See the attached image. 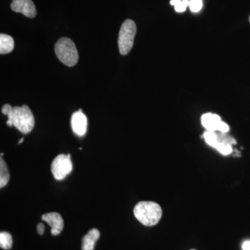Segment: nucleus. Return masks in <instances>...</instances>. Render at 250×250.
<instances>
[{
	"mask_svg": "<svg viewBox=\"0 0 250 250\" xmlns=\"http://www.w3.org/2000/svg\"><path fill=\"white\" fill-rule=\"evenodd\" d=\"M1 112L8 117V126H14L23 134H28L34 129L35 120L27 105L12 107L10 104H5L1 108Z\"/></svg>",
	"mask_w": 250,
	"mask_h": 250,
	"instance_id": "f257e3e1",
	"label": "nucleus"
},
{
	"mask_svg": "<svg viewBox=\"0 0 250 250\" xmlns=\"http://www.w3.org/2000/svg\"><path fill=\"white\" fill-rule=\"evenodd\" d=\"M162 208L154 202H140L134 208L135 218L145 226L152 227L160 221Z\"/></svg>",
	"mask_w": 250,
	"mask_h": 250,
	"instance_id": "f03ea898",
	"label": "nucleus"
},
{
	"mask_svg": "<svg viewBox=\"0 0 250 250\" xmlns=\"http://www.w3.org/2000/svg\"><path fill=\"white\" fill-rule=\"evenodd\" d=\"M54 50L59 60L67 66H74L78 62V51L75 42L68 38L59 39L56 43Z\"/></svg>",
	"mask_w": 250,
	"mask_h": 250,
	"instance_id": "7ed1b4c3",
	"label": "nucleus"
},
{
	"mask_svg": "<svg viewBox=\"0 0 250 250\" xmlns=\"http://www.w3.org/2000/svg\"><path fill=\"white\" fill-rule=\"evenodd\" d=\"M136 31V23L131 20H126L122 24L118 36V47L122 55H126L132 49Z\"/></svg>",
	"mask_w": 250,
	"mask_h": 250,
	"instance_id": "20e7f679",
	"label": "nucleus"
},
{
	"mask_svg": "<svg viewBox=\"0 0 250 250\" xmlns=\"http://www.w3.org/2000/svg\"><path fill=\"white\" fill-rule=\"evenodd\" d=\"M204 139H205L207 144L215 148L219 152L225 156L232 153L233 149L231 145L236 143L234 139L230 137L226 139V137L219 136L215 131H205L204 134Z\"/></svg>",
	"mask_w": 250,
	"mask_h": 250,
	"instance_id": "39448f33",
	"label": "nucleus"
},
{
	"mask_svg": "<svg viewBox=\"0 0 250 250\" xmlns=\"http://www.w3.org/2000/svg\"><path fill=\"white\" fill-rule=\"evenodd\" d=\"M51 170L54 178L62 180L72 170V164L70 154H59L54 159Z\"/></svg>",
	"mask_w": 250,
	"mask_h": 250,
	"instance_id": "423d86ee",
	"label": "nucleus"
},
{
	"mask_svg": "<svg viewBox=\"0 0 250 250\" xmlns=\"http://www.w3.org/2000/svg\"><path fill=\"white\" fill-rule=\"evenodd\" d=\"M11 9L14 12L21 13L27 18H35L37 14L35 4L32 0H12Z\"/></svg>",
	"mask_w": 250,
	"mask_h": 250,
	"instance_id": "0eeeda50",
	"label": "nucleus"
},
{
	"mask_svg": "<svg viewBox=\"0 0 250 250\" xmlns=\"http://www.w3.org/2000/svg\"><path fill=\"white\" fill-rule=\"evenodd\" d=\"M41 219L51 227V233L53 236H58L63 229L64 221L62 215L57 212L43 214Z\"/></svg>",
	"mask_w": 250,
	"mask_h": 250,
	"instance_id": "6e6552de",
	"label": "nucleus"
},
{
	"mask_svg": "<svg viewBox=\"0 0 250 250\" xmlns=\"http://www.w3.org/2000/svg\"><path fill=\"white\" fill-rule=\"evenodd\" d=\"M87 125H88V121H87L86 116L82 112V109L75 112L72 114L71 118L72 129L73 132L77 136H84L87 131Z\"/></svg>",
	"mask_w": 250,
	"mask_h": 250,
	"instance_id": "1a4fd4ad",
	"label": "nucleus"
},
{
	"mask_svg": "<svg viewBox=\"0 0 250 250\" xmlns=\"http://www.w3.org/2000/svg\"><path fill=\"white\" fill-rule=\"evenodd\" d=\"M223 122L221 118L217 114L208 113L202 116V124L207 131H219Z\"/></svg>",
	"mask_w": 250,
	"mask_h": 250,
	"instance_id": "9d476101",
	"label": "nucleus"
},
{
	"mask_svg": "<svg viewBox=\"0 0 250 250\" xmlns=\"http://www.w3.org/2000/svg\"><path fill=\"white\" fill-rule=\"evenodd\" d=\"M100 233L97 229H92L82 238V250H93L95 243L98 241Z\"/></svg>",
	"mask_w": 250,
	"mask_h": 250,
	"instance_id": "9b49d317",
	"label": "nucleus"
},
{
	"mask_svg": "<svg viewBox=\"0 0 250 250\" xmlns=\"http://www.w3.org/2000/svg\"><path fill=\"white\" fill-rule=\"evenodd\" d=\"M14 40L11 36L0 34V54H9L14 50Z\"/></svg>",
	"mask_w": 250,
	"mask_h": 250,
	"instance_id": "f8f14e48",
	"label": "nucleus"
},
{
	"mask_svg": "<svg viewBox=\"0 0 250 250\" xmlns=\"http://www.w3.org/2000/svg\"><path fill=\"white\" fill-rule=\"evenodd\" d=\"M10 174L9 168L2 156L0 158V188H2L9 182Z\"/></svg>",
	"mask_w": 250,
	"mask_h": 250,
	"instance_id": "ddd939ff",
	"label": "nucleus"
},
{
	"mask_svg": "<svg viewBox=\"0 0 250 250\" xmlns=\"http://www.w3.org/2000/svg\"><path fill=\"white\" fill-rule=\"evenodd\" d=\"M12 246L13 238L11 235L6 231L0 233V247L4 250H10Z\"/></svg>",
	"mask_w": 250,
	"mask_h": 250,
	"instance_id": "4468645a",
	"label": "nucleus"
},
{
	"mask_svg": "<svg viewBox=\"0 0 250 250\" xmlns=\"http://www.w3.org/2000/svg\"><path fill=\"white\" fill-rule=\"evenodd\" d=\"M170 3L177 13L184 12L189 6V0H171Z\"/></svg>",
	"mask_w": 250,
	"mask_h": 250,
	"instance_id": "2eb2a0df",
	"label": "nucleus"
},
{
	"mask_svg": "<svg viewBox=\"0 0 250 250\" xmlns=\"http://www.w3.org/2000/svg\"><path fill=\"white\" fill-rule=\"evenodd\" d=\"M202 6H203L202 0H189V7L192 12H199L201 11Z\"/></svg>",
	"mask_w": 250,
	"mask_h": 250,
	"instance_id": "dca6fc26",
	"label": "nucleus"
},
{
	"mask_svg": "<svg viewBox=\"0 0 250 250\" xmlns=\"http://www.w3.org/2000/svg\"><path fill=\"white\" fill-rule=\"evenodd\" d=\"M37 231L39 235L43 234L44 231H45V226H44L43 224L39 223V225H38Z\"/></svg>",
	"mask_w": 250,
	"mask_h": 250,
	"instance_id": "f3484780",
	"label": "nucleus"
},
{
	"mask_svg": "<svg viewBox=\"0 0 250 250\" xmlns=\"http://www.w3.org/2000/svg\"><path fill=\"white\" fill-rule=\"evenodd\" d=\"M243 250H250V241H245L242 245Z\"/></svg>",
	"mask_w": 250,
	"mask_h": 250,
	"instance_id": "a211bd4d",
	"label": "nucleus"
},
{
	"mask_svg": "<svg viewBox=\"0 0 250 250\" xmlns=\"http://www.w3.org/2000/svg\"><path fill=\"white\" fill-rule=\"evenodd\" d=\"M23 141H24V139H23V138H22V139H21V140H20L19 143H19V144H20V143H22Z\"/></svg>",
	"mask_w": 250,
	"mask_h": 250,
	"instance_id": "6ab92c4d",
	"label": "nucleus"
},
{
	"mask_svg": "<svg viewBox=\"0 0 250 250\" xmlns=\"http://www.w3.org/2000/svg\"></svg>",
	"mask_w": 250,
	"mask_h": 250,
	"instance_id": "aec40b11",
	"label": "nucleus"
},
{
	"mask_svg": "<svg viewBox=\"0 0 250 250\" xmlns=\"http://www.w3.org/2000/svg\"></svg>",
	"mask_w": 250,
	"mask_h": 250,
	"instance_id": "412c9836",
	"label": "nucleus"
}]
</instances>
